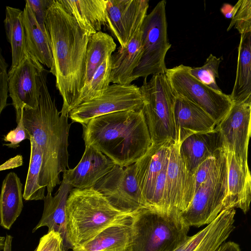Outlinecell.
I'll return each mask as SVG.
<instances>
[{"instance_id":"cell-1","label":"cell","mask_w":251,"mask_h":251,"mask_svg":"<svg viewBox=\"0 0 251 251\" xmlns=\"http://www.w3.org/2000/svg\"><path fill=\"white\" fill-rule=\"evenodd\" d=\"M45 23L50 38L56 86L63 100L60 113L69 116L84 85L86 51L91 35L57 0L50 6Z\"/></svg>"},{"instance_id":"cell-2","label":"cell","mask_w":251,"mask_h":251,"mask_svg":"<svg viewBox=\"0 0 251 251\" xmlns=\"http://www.w3.org/2000/svg\"><path fill=\"white\" fill-rule=\"evenodd\" d=\"M69 116L61 115L43 79L38 104L35 109L24 108L23 120L30 137L39 146L43 162L39 184L51 193L61 184L60 174L70 169L68 165L69 134L71 124Z\"/></svg>"},{"instance_id":"cell-3","label":"cell","mask_w":251,"mask_h":251,"mask_svg":"<svg viewBox=\"0 0 251 251\" xmlns=\"http://www.w3.org/2000/svg\"><path fill=\"white\" fill-rule=\"evenodd\" d=\"M82 125L85 145L94 147L120 166L134 164L152 145L142 109L103 115Z\"/></svg>"},{"instance_id":"cell-4","label":"cell","mask_w":251,"mask_h":251,"mask_svg":"<svg viewBox=\"0 0 251 251\" xmlns=\"http://www.w3.org/2000/svg\"><path fill=\"white\" fill-rule=\"evenodd\" d=\"M66 212L72 250L88 242L106 228L134 215L114 207L94 187L73 188L67 201Z\"/></svg>"},{"instance_id":"cell-5","label":"cell","mask_w":251,"mask_h":251,"mask_svg":"<svg viewBox=\"0 0 251 251\" xmlns=\"http://www.w3.org/2000/svg\"><path fill=\"white\" fill-rule=\"evenodd\" d=\"M130 251H173L189 236L181 213L142 209L133 216Z\"/></svg>"},{"instance_id":"cell-6","label":"cell","mask_w":251,"mask_h":251,"mask_svg":"<svg viewBox=\"0 0 251 251\" xmlns=\"http://www.w3.org/2000/svg\"><path fill=\"white\" fill-rule=\"evenodd\" d=\"M145 116L152 144L176 141L174 105L176 96L165 74L144 78L140 87Z\"/></svg>"},{"instance_id":"cell-7","label":"cell","mask_w":251,"mask_h":251,"mask_svg":"<svg viewBox=\"0 0 251 251\" xmlns=\"http://www.w3.org/2000/svg\"><path fill=\"white\" fill-rule=\"evenodd\" d=\"M166 6V0L158 2L143 21L140 28L143 53L132 74V81L139 77L166 73L165 59L171 47L168 38Z\"/></svg>"},{"instance_id":"cell-8","label":"cell","mask_w":251,"mask_h":251,"mask_svg":"<svg viewBox=\"0 0 251 251\" xmlns=\"http://www.w3.org/2000/svg\"><path fill=\"white\" fill-rule=\"evenodd\" d=\"M228 172L227 152L224 149L217 168L196 190L190 205L181 214L190 226L208 225L224 210Z\"/></svg>"},{"instance_id":"cell-9","label":"cell","mask_w":251,"mask_h":251,"mask_svg":"<svg viewBox=\"0 0 251 251\" xmlns=\"http://www.w3.org/2000/svg\"><path fill=\"white\" fill-rule=\"evenodd\" d=\"M190 68L180 64L167 69L165 74L176 96L183 97L199 106L217 125L232 105L230 95L214 90L196 79L190 74Z\"/></svg>"},{"instance_id":"cell-10","label":"cell","mask_w":251,"mask_h":251,"mask_svg":"<svg viewBox=\"0 0 251 251\" xmlns=\"http://www.w3.org/2000/svg\"><path fill=\"white\" fill-rule=\"evenodd\" d=\"M144 104L140 88L135 84L113 83L100 97L85 101L73 110L69 117L81 125L103 115L141 110Z\"/></svg>"},{"instance_id":"cell-11","label":"cell","mask_w":251,"mask_h":251,"mask_svg":"<svg viewBox=\"0 0 251 251\" xmlns=\"http://www.w3.org/2000/svg\"><path fill=\"white\" fill-rule=\"evenodd\" d=\"M135 163L125 167L116 165L94 187L114 207L133 214L147 208L136 179Z\"/></svg>"},{"instance_id":"cell-12","label":"cell","mask_w":251,"mask_h":251,"mask_svg":"<svg viewBox=\"0 0 251 251\" xmlns=\"http://www.w3.org/2000/svg\"><path fill=\"white\" fill-rule=\"evenodd\" d=\"M216 127L221 132L225 150L234 155L246 171L250 172L248 152L251 137V98L233 102L229 111Z\"/></svg>"},{"instance_id":"cell-13","label":"cell","mask_w":251,"mask_h":251,"mask_svg":"<svg viewBox=\"0 0 251 251\" xmlns=\"http://www.w3.org/2000/svg\"><path fill=\"white\" fill-rule=\"evenodd\" d=\"M46 70L34 57L26 52L23 59L9 75V93L19 116L24 108L35 109Z\"/></svg>"},{"instance_id":"cell-14","label":"cell","mask_w":251,"mask_h":251,"mask_svg":"<svg viewBox=\"0 0 251 251\" xmlns=\"http://www.w3.org/2000/svg\"><path fill=\"white\" fill-rule=\"evenodd\" d=\"M177 142L172 143L166 177L167 211L182 213L190 205L195 192L194 174L181 156Z\"/></svg>"},{"instance_id":"cell-15","label":"cell","mask_w":251,"mask_h":251,"mask_svg":"<svg viewBox=\"0 0 251 251\" xmlns=\"http://www.w3.org/2000/svg\"><path fill=\"white\" fill-rule=\"evenodd\" d=\"M149 2V0H107L106 25L121 47H126L140 30Z\"/></svg>"},{"instance_id":"cell-16","label":"cell","mask_w":251,"mask_h":251,"mask_svg":"<svg viewBox=\"0 0 251 251\" xmlns=\"http://www.w3.org/2000/svg\"><path fill=\"white\" fill-rule=\"evenodd\" d=\"M85 146L84 153L77 165L63 173V177L74 188L83 189L94 187L116 165L94 147Z\"/></svg>"},{"instance_id":"cell-17","label":"cell","mask_w":251,"mask_h":251,"mask_svg":"<svg viewBox=\"0 0 251 251\" xmlns=\"http://www.w3.org/2000/svg\"><path fill=\"white\" fill-rule=\"evenodd\" d=\"M234 208L223 210L203 229L188 236L173 251H217L235 229Z\"/></svg>"},{"instance_id":"cell-18","label":"cell","mask_w":251,"mask_h":251,"mask_svg":"<svg viewBox=\"0 0 251 251\" xmlns=\"http://www.w3.org/2000/svg\"><path fill=\"white\" fill-rule=\"evenodd\" d=\"M173 141L152 144L147 152L135 163V177L147 208L152 199L159 174L168 163Z\"/></svg>"},{"instance_id":"cell-19","label":"cell","mask_w":251,"mask_h":251,"mask_svg":"<svg viewBox=\"0 0 251 251\" xmlns=\"http://www.w3.org/2000/svg\"><path fill=\"white\" fill-rule=\"evenodd\" d=\"M74 188L64 177L54 196L47 193L44 197V210L42 218L34 228L33 232L42 226H47L48 232L53 231L59 233L63 240L64 251L72 249L70 243L67 228L66 203L69 195Z\"/></svg>"},{"instance_id":"cell-20","label":"cell","mask_w":251,"mask_h":251,"mask_svg":"<svg viewBox=\"0 0 251 251\" xmlns=\"http://www.w3.org/2000/svg\"><path fill=\"white\" fill-rule=\"evenodd\" d=\"M174 117L176 141L179 143L194 133L213 130L217 126L215 121L201 107L180 96H176Z\"/></svg>"},{"instance_id":"cell-21","label":"cell","mask_w":251,"mask_h":251,"mask_svg":"<svg viewBox=\"0 0 251 251\" xmlns=\"http://www.w3.org/2000/svg\"><path fill=\"white\" fill-rule=\"evenodd\" d=\"M224 149L221 132L216 126L213 130L188 136L180 144L179 151L188 170L194 174L203 161Z\"/></svg>"},{"instance_id":"cell-22","label":"cell","mask_w":251,"mask_h":251,"mask_svg":"<svg viewBox=\"0 0 251 251\" xmlns=\"http://www.w3.org/2000/svg\"><path fill=\"white\" fill-rule=\"evenodd\" d=\"M227 189L223 210L238 208L247 213L251 202V173L246 171L232 153L227 152Z\"/></svg>"},{"instance_id":"cell-23","label":"cell","mask_w":251,"mask_h":251,"mask_svg":"<svg viewBox=\"0 0 251 251\" xmlns=\"http://www.w3.org/2000/svg\"><path fill=\"white\" fill-rule=\"evenodd\" d=\"M25 32L26 50L42 65L50 69L54 75V65L49 33L42 29L29 4L25 2L23 10Z\"/></svg>"},{"instance_id":"cell-24","label":"cell","mask_w":251,"mask_h":251,"mask_svg":"<svg viewBox=\"0 0 251 251\" xmlns=\"http://www.w3.org/2000/svg\"><path fill=\"white\" fill-rule=\"evenodd\" d=\"M134 215L106 228L88 242L74 248L73 251H114L130 248Z\"/></svg>"},{"instance_id":"cell-25","label":"cell","mask_w":251,"mask_h":251,"mask_svg":"<svg viewBox=\"0 0 251 251\" xmlns=\"http://www.w3.org/2000/svg\"><path fill=\"white\" fill-rule=\"evenodd\" d=\"M64 9L91 35L106 25L107 0H57Z\"/></svg>"},{"instance_id":"cell-26","label":"cell","mask_w":251,"mask_h":251,"mask_svg":"<svg viewBox=\"0 0 251 251\" xmlns=\"http://www.w3.org/2000/svg\"><path fill=\"white\" fill-rule=\"evenodd\" d=\"M140 30L125 48L119 47L111 55V82L130 84L134 71L141 59L143 50Z\"/></svg>"},{"instance_id":"cell-27","label":"cell","mask_w":251,"mask_h":251,"mask_svg":"<svg viewBox=\"0 0 251 251\" xmlns=\"http://www.w3.org/2000/svg\"><path fill=\"white\" fill-rule=\"evenodd\" d=\"M229 95L233 102L251 98V30L241 34L235 80Z\"/></svg>"},{"instance_id":"cell-28","label":"cell","mask_w":251,"mask_h":251,"mask_svg":"<svg viewBox=\"0 0 251 251\" xmlns=\"http://www.w3.org/2000/svg\"><path fill=\"white\" fill-rule=\"evenodd\" d=\"M23 184L14 172L9 173L3 179L0 198V225L9 229L20 215L23 208Z\"/></svg>"},{"instance_id":"cell-29","label":"cell","mask_w":251,"mask_h":251,"mask_svg":"<svg viewBox=\"0 0 251 251\" xmlns=\"http://www.w3.org/2000/svg\"><path fill=\"white\" fill-rule=\"evenodd\" d=\"M4 25L7 41L11 48L12 63L8 72L10 74L23 59L26 52L23 11L6 6Z\"/></svg>"},{"instance_id":"cell-30","label":"cell","mask_w":251,"mask_h":251,"mask_svg":"<svg viewBox=\"0 0 251 251\" xmlns=\"http://www.w3.org/2000/svg\"><path fill=\"white\" fill-rule=\"evenodd\" d=\"M116 48L114 39L107 33L100 31L91 35L87 48L84 86L90 81L105 59L112 54Z\"/></svg>"},{"instance_id":"cell-31","label":"cell","mask_w":251,"mask_h":251,"mask_svg":"<svg viewBox=\"0 0 251 251\" xmlns=\"http://www.w3.org/2000/svg\"><path fill=\"white\" fill-rule=\"evenodd\" d=\"M30 156L27 175L23 194L26 201L43 200L46 188L39 184L40 174L43 157L41 149L34 140L30 137Z\"/></svg>"},{"instance_id":"cell-32","label":"cell","mask_w":251,"mask_h":251,"mask_svg":"<svg viewBox=\"0 0 251 251\" xmlns=\"http://www.w3.org/2000/svg\"><path fill=\"white\" fill-rule=\"evenodd\" d=\"M110 57L111 55L108 56L105 59L90 81L83 87L75 108L85 101L100 96L109 87L111 82Z\"/></svg>"},{"instance_id":"cell-33","label":"cell","mask_w":251,"mask_h":251,"mask_svg":"<svg viewBox=\"0 0 251 251\" xmlns=\"http://www.w3.org/2000/svg\"><path fill=\"white\" fill-rule=\"evenodd\" d=\"M223 59L222 56L217 58L210 54L203 66L191 67L190 74L209 87L216 91H222L216 83V79L219 78L218 69Z\"/></svg>"},{"instance_id":"cell-34","label":"cell","mask_w":251,"mask_h":251,"mask_svg":"<svg viewBox=\"0 0 251 251\" xmlns=\"http://www.w3.org/2000/svg\"><path fill=\"white\" fill-rule=\"evenodd\" d=\"M233 26L241 34L251 30V0H242L240 8L231 20L227 31Z\"/></svg>"},{"instance_id":"cell-35","label":"cell","mask_w":251,"mask_h":251,"mask_svg":"<svg viewBox=\"0 0 251 251\" xmlns=\"http://www.w3.org/2000/svg\"><path fill=\"white\" fill-rule=\"evenodd\" d=\"M24 109L20 119L16 122L17 123L16 127L10 130L3 138V140L5 142H8L9 143L5 144L3 145L15 149L19 147L20 144L25 139L30 140V136L25 128L23 120Z\"/></svg>"},{"instance_id":"cell-36","label":"cell","mask_w":251,"mask_h":251,"mask_svg":"<svg viewBox=\"0 0 251 251\" xmlns=\"http://www.w3.org/2000/svg\"><path fill=\"white\" fill-rule=\"evenodd\" d=\"M35 251H64L61 235L51 231L42 237Z\"/></svg>"},{"instance_id":"cell-37","label":"cell","mask_w":251,"mask_h":251,"mask_svg":"<svg viewBox=\"0 0 251 251\" xmlns=\"http://www.w3.org/2000/svg\"><path fill=\"white\" fill-rule=\"evenodd\" d=\"M53 0H26L42 30L48 31L46 26L47 11Z\"/></svg>"},{"instance_id":"cell-38","label":"cell","mask_w":251,"mask_h":251,"mask_svg":"<svg viewBox=\"0 0 251 251\" xmlns=\"http://www.w3.org/2000/svg\"><path fill=\"white\" fill-rule=\"evenodd\" d=\"M8 64L4 57L0 55V113L7 105L9 92V75L7 73Z\"/></svg>"},{"instance_id":"cell-39","label":"cell","mask_w":251,"mask_h":251,"mask_svg":"<svg viewBox=\"0 0 251 251\" xmlns=\"http://www.w3.org/2000/svg\"><path fill=\"white\" fill-rule=\"evenodd\" d=\"M242 1V0H238L234 6L228 3H224L221 8L222 13L226 18L232 20L238 12Z\"/></svg>"},{"instance_id":"cell-40","label":"cell","mask_w":251,"mask_h":251,"mask_svg":"<svg viewBox=\"0 0 251 251\" xmlns=\"http://www.w3.org/2000/svg\"><path fill=\"white\" fill-rule=\"evenodd\" d=\"M23 164V157L21 155H17L1 165L0 170L9 169L17 167Z\"/></svg>"},{"instance_id":"cell-41","label":"cell","mask_w":251,"mask_h":251,"mask_svg":"<svg viewBox=\"0 0 251 251\" xmlns=\"http://www.w3.org/2000/svg\"><path fill=\"white\" fill-rule=\"evenodd\" d=\"M217 251H241L240 247L237 243L228 241L223 244Z\"/></svg>"},{"instance_id":"cell-42","label":"cell","mask_w":251,"mask_h":251,"mask_svg":"<svg viewBox=\"0 0 251 251\" xmlns=\"http://www.w3.org/2000/svg\"><path fill=\"white\" fill-rule=\"evenodd\" d=\"M11 237L10 235H7L5 241V244L3 248L4 251H11Z\"/></svg>"},{"instance_id":"cell-43","label":"cell","mask_w":251,"mask_h":251,"mask_svg":"<svg viewBox=\"0 0 251 251\" xmlns=\"http://www.w3.org/2000/svg\"><path fill=\"white\" fill-rule=\"evenodd\" d=\"M130 251V248L127 249H126V250H119V251Z\"/></svg>"}]
</instances>
